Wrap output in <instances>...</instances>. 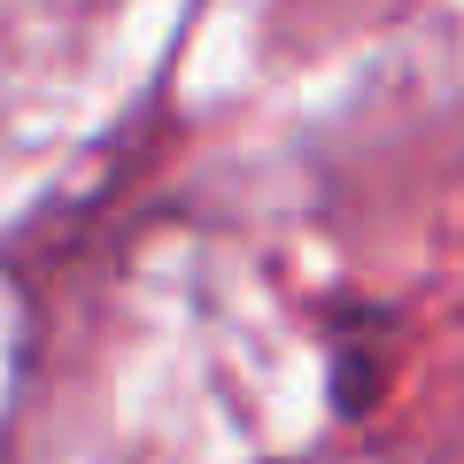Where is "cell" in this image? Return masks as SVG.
I'll return each instance as SVG.
<instances>
[{
	"label": "cell",
	"instance_id": "6da1fadb",
	"mask_svg": "<svg viewBox=\"0 0 464 464\" xmlns=\"http://www.w3.org/2000/svg\"><path fill=\"white\" fill-rule=\"evenodd\" d=\"M380 387H387V348H372V341H341L333 348V418H356L380 402Z\"/></svg>",
	"mask_w": 464,
	"mask_h": 464
}]
</instances>
